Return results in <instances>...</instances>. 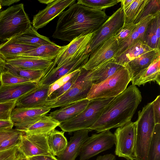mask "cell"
Segmentation results:
<instances>
[{"label":"cell","instance_id":"obj_1","mask_svg":"<svg viewBox=\"0 0 160 160\" xmlns=\"http://www.w3.org/2000/svg\"><path fill=\"white\" fill-rule=\"evenodd\" d=\"M53 38L70 42L82 35L94 33L109 17L102 10L77 3L58 16Z\"/></svg>","mask_w":160,"mask_h":160},{"label":"cell","instance_id":"obj_2","mask_svg":"<svg viewBox=\"0 0 160 160\" xmlns=\"http://www.w3.org/2000/svg\"><path fill=\"white\" fill-rule=\"evenodd\" d=\"M142 98L136 86H129L113 98L89 129L99 133L123 126L131 121Z\"/></svg>","mask_w":160,"mask_h":160},{"label":"cell","instance_id":"obj_3","mask_svg":"<svg viewBox=\"0 0 160 160\" xmlns=\"http://www.w3.org/2000/svg\"><path fill=\"white\" fill-rule=\"evenodd\" d=\"M136 121L135 160H147L149 147L155 123L152 102L148 103L138 112Z\"/></svg>","mask_w":160,"mask_h":160},{"label":"cell","instance_id":"obj_4","mask_svg":"<svg viewBox=\"0 0 160 160\" xmlns=\"http://www.w3.org/2000/svg\"><path fill=\"white\" fill-rule=\"evenodd\" d=\"M31 26L23 3L10 7L0 12V41H7Z\"/></svg>","mask_w":160,"mask_h":160},{"label":"cell","instance_id":"obj_5","mask_svg":"<svg viewBox=\"0 0 160 160\" xmlns=\"http://www.w3.org/2000/svg\"><path fill=\"white\" fill-rule=\"evenodd\" d=\"M114 97L89 100L88 105L83 110L73 118L60 123L58 127L63 132L69 133L80 130L89 129L97 121L105 108Z\"/></svg>","mask_w":160,"mask_h":160},{"label":"cell","instance_id":"obj_6","mask_svg":"<svg viewBox=\"0 0 160 160\" xmlns=\"http://www.w3.org/2000/svg\"><path fill=\"white\" fill-rule=\"evenodd\" d=\"M132 78L128 69L123 66L103 81L92 84L86 98L90 100L115 97L126 89Z\"/></svg>","mask_w":160,"mask_h":160},{"label":"cell","instance_id":"obj_7","mask_svg":"<svg viewBox=\"0 0 160 160\" xmlns=\"http://www.w3.org/2000/svg\"><path fill=\"white\" fill-rule=\"evenodd\" d=\"M88 70L81 69L80 75L76 82L65 93L53 100L47 101L38 108H62L87 98L92 83L86 78Z\"/></svg>","mask_w":160,"mask_h":160},{"label":"cell","instance_id":"obj_8","mask_svg":"<svg viewBox=\"0 0 160 160\" xmlns=\"http://www.w3.org/2000/svg\"><path fill=\"white\" fill-rule=\"evenodd\" d=\"M114 134L116 155L127 160H135L136 122L130 121L118 128Z\"/></svg>","mask_w":160,"mask_h":160},{"label":"cell","instance_id":"obj_9","mask_svg":"<svg viewBox=\"0 0 160 160\" xmlns=\"http://www.w3.org/2000/svg\"><path fill=\"white\" fill-rule=\"evenodd\" d=\"M124 23V11L121 6L94 33L89 45V53L90 54L102 43L114 36Z\"/></svg>","mask_w":160,"mask_h":160},{"label":"cell","instance_id":"obj_10","mask_svg":"<svg viewBox=\"0 0 160 160\" xmlns=\"http://www.w3.org/2000/svg\"><path fill=\"white\" fill-rule=\"evenodd\" d=\"M115 143L114 135L109 130L93 134L83 144L79 160H88L112 148Z\"/></svg>","mask_w":160,"mask_h":160},{"label":"cell","instance_id":"obj_11","mask_svg":"<svg viewBox=\"0 0 160 160\" xmlns=\"http://www.w3.org/2000/svg\"><path fill=\"white\" fill-rule=\"evenodd\" d=\"M94 33L80 35L64 46L63 48L53 61V64L48 71L55 67L72 61L87 52H88L89 45Z\"/></svg>","mask_w":160,"mask_h":160},{"label":"cell","instance_id":"obj_12","mask_svg":"<svg viewBox=\"0 0 160 160\" xmlns=\"http://www.w3.org/2000/svg\"><path fill=\"white\" fill-rule=\"evenodd\" d=\"M47 135L24 133L17 144L18 149L26 158L41 155L53 156L48 145Z\"/></svg>","mask_w":160,"mask_h":160},{"label":"cell","instance_id":"obj_13","mask_svg":"<svg viewBox=\"0 0 160 160\" xmlns=\"http://www.w3.org/2000/svg\"><path fill=\"white\" fill-rule=\"evenodd\" d=\"M51 109L45 108H26L15 107L10 116V120L15 129L23 132L29 127L43 116Z\"/></svg>","mask_w":160,"mask_h":160},{"label":"cell","instance_id":"obj_14","mask_svg":"<svg viewBox=\"0 0 160 160\" xmlns=\"http://www.w3.org/2000/svg\"><path fill=\"white\" fill-rule=\"evenodd\" d=\"M118 45L116 38L114 36L111 37L90 53L88 61L82 68L86 70H92L112 59Z\"/></svg>","mask_w":160,"mask_h":160},{"label":"cell","instance_id":"obj_15","mask_svg":"<svg viewBox=\"0 0 160 160\" xmlns=\"http://www.w3.org/2000/svg\"><path fill=\"white\" fill-rule=\"evenodd\" d=\"M75 2V0H54L33 16L32 26L37 30L44 27Z\"/></svg>","mask_w":160,"mask_h":160},{"label":"cell","instance_id":"obj_16","mask_svg":"<svg viewBox=\"0 0 160 160\" xmlns=\"http://www.w3.org/2000/svg\"><path fill=\"white\" fill-rule=\"evenodd\" d=\"M90 54L87 52L80 57L48 71L38 84L49 86L62 77L81 69L88 60Z\"/></svg>","mask_w":160,"mask_h":160},{"label":"cell","instance_id":"obj_17","mask_svg":"<svg viewBox=\"0 0 160 160\" xmlns=\"http://www.w3.org/2000/svg\"><path fill=\"white\" fill-rule=\"evenodd\" d=\"M91 131L89 129H85L74 132L65 148L57 156V159L75 160L79 155L83 144L89 138V132Z\"/></svg>","mask_w":160,"mask_h":160},{"label":"cell","instance_id":"obj_18","mask_svg":"<svg viewBox=\"0 0 160 160\" xmlns=\"http://www.w3.org/2000/svg\"><path fill=\"white\" fill-rule=\"evenodd\" d=\"M38 82H29L0 85V103L17 100L36 87Z\"/></svg>","mask_w":160,"mask_h":160},{"label":"cell","instance_id":"obj_19","mask_svg":"<svg viewBox=\"0 0 160 160\" xmlns=\"http://www.w3.org/2000/svg\"><path fill=\"white\" fill-rule=\"evenodd\" d=\"M49 86L38 84L33 89L16 100V107L36 108L46 102Z\"/></svg>","mask_w":160,"mask_h":160},{"label":"cell","instance_id":"obj_20","mask_svg":"<svg viewBox=\"0 0 160 160\" xmlns=\"http://www.w3.org/2000/svg\"><path fill=\"white\" fill-rule=\"evenodd\" d=\"M5 60L6 63L12 66L24 69L44 70L46 73L53 63V61L32 57L16 56Z\"/></svg>","mask_w":160,"mask_h":160},{"label":"cell","instance_id":"obj_21","mask_svg":"<svg viewBox=\"0 0 160 160\" xmlns=\"http://www.w3.org/2000/svg\"><path fill=\"white\" fill-rule=\"evenodd\" d=\"M89 102L87 98L83 99L51 112L48 116L61 123L78 114L87 107Z\"/></svg>","mask_w":160,"mask_h":160},{"label":"cell","instance_id":"obj_22","mask_svg":"<svg viewBox=\"0 0 160 160\" xmlns=\"http://www.w3.org/2000/svg\"><path fill=\"white\" fill-rule=\"evenodd\" d=\"M151 81L160 85V55L147 68L133 77L131 81L132 85L139 86Z\"/></svg>","mask_w":160,"mask_h":160},{"label":"cell","instance_id":"obj_23","mask_svg":"<svg viewBox=\"0 0 160 160\" xmlns=\"http://www.w3.org/2000/svg\"><path fill=\"white\" fill-rule=\"evenodd\" d=\"M155 16H148L137 24L136 27L130 35L119 43L118 51L114 57L118 56L127 49L139 41L143 42L144 34L147 27Z\"/></svg>","mask_w":160,"mask_h":160},{"label":"cell","instance_id":"obj_24","mask_svg":"<svg viewBox=\"0 0 160 160\" xmlns=\"http://www.w3.org/2000/svg\"><path fill=\"white\" fill-rule=\"evenodd\" d=\"M112 59L95 69L88 70L86 76V79L91 81L92 84L98 83L106 79L123 67L114 62Z\"/></svg>","mask_w":160,"mask_h":160},{"label":"cell","instance_id":"obj_25","mask_svg":"<svg viewBox=\"0 0 160 160\" xmlns=\"http://www.w3.org/2000/svg\"><path fill=\"white\" fill-rule=\"evenodd\" d=\"M160 49L149 51L130 61L124 67L128 69L132 78L147 68L160 55Z\"/></svg>","mask_w":160,"mask_h":160},{"label":"cell","instance_id":"obj_26","mask_svg":"<svg viewBox=\"0 0 160 160\" xmlns=\"http://www.w3.org/2000/svg\"><path fill=\"white\" fill-rule=\"evenodd\" d=\"M11 39L16 42L37 47L44 45L55 44L48 38L38 33L32 26Z\"/></svg>","mask_w":160,"mask_h":160},{"label":"cell","instance_id":"obj_27","mask_svg":"<svg viewBox=\"0 0 160 160\" xmlns=\"http://www.w3.org/2000/svg\"><path fill=\"white\" fill-rule=\"evenodd\" d=\"M36 47L15 41L11 38L0 44V55L4 59L11 58Z\"/></svg>","mask_w":160,"mask_h":160},{"label":"cell","instance_id":"obj_28","mask_svg":"<svg viewBox=\"0 0 160 160\" xmlns=\"http://www.w3.org/2000/svg\"><path fill=\"white\" fill-rule=\"evenodd\" d=\"M152 49L140 41L130 46L112 60L115 62L124 66L129 62Z\"/></svg>","mask_w":160,"mask_h":160},{"label":"cell","instance_id":"obj_29","mask_svg":"<svg viewBox=\"0 0 160 160\" xmlns=\"http://www.w3.org/2000/svg\"><path fill=\"white\" fill-rule=\"evenodd\" d=\"M160 13L150 21L146 28L143 42L152 49H160Z\"/></svg>","mask_w":160,"mask_h":160},{"label":"cell","instance_id":"obj_30","mask_svg":"<svg viewBox=\"0 0 160 160\" xmlns=\"http://www.w3.org/2000/svg\"><path fill=\"white\" fill-rule=\"evenodd\" d=\"M64 47V46H59L56 44L44 45L17 56L35 57L54 61Z\"/></svg>","mask_w":160,"mask_h":160},{"label":"cell","instance_id":"obj_31","mask_svg":"<svg viewBox=\"0 0 160 160\" xmlns=\"http://www.w3.org/2000/svg\"><path fill=\"white\" fill-rule=\"evenodd\" d=\"M60 124L49 116L45 115L29 127L23 132L25 134L48 135Z\"/></svg>","mask_w":160,"mask_h":160},{"label":"cell","instance_id":"obj_32","mask_svg":"<svg viewBox=\"0 0 160 160\" xmlns=\"http://www.w3.org/2000/svg\"><path fill=\"white\" fill-rule=\"evenodd\" d=\"M64 132L55 129L47 135L48 145L51 153L57 156L66 148L68 141L64 136Z\"/></svg>","mask_w":160,"mask_h":160},{"label":"cell","instance_id":"obj_33","mask_svg":"<svg viewBox=\"0 0 160 160\" xmlns=\"http://www.w3.org/2000/svg\"><path fill=\"white\" fill-rule=\"evenodd\" d=\"M4 68V71H7L14 75L38 82L46 73L44 70L22 69L6 63Z\"/></svg>","mask_w":160,"mask_h":160},{"label":"cell","instance_id":"obj_34","mask_svg":"<svg viewBox=\"0 0 160 160\" xmlns=\"http://www.w3.org/2000/svg\"><path fill=\"white\" fill-rule=\"evenodd\" d=\"M160 13V0H145L140 12L133 22L137 24L146 17Z\"/></svg>","mask_w":160,"mask_h":160},{"label":"cell","instance_id":"obj_35","mask_svg":"<svg viewBox=\"0 0 160 160\" xmlns=\"http://www.w3.org/2000/svg\"><path fill=\"white\" fill-rule=\"evenodd\" d=\"M147 160H160V124H156L149 147Z\"/></svg>","mask_w":160,"mask_h":160},{"label":"cell","instance_id":"obj_36","mask_svg":"<svg viewBox=\"0 0 160 160\" xmlns=\"http://www.w3.org/2000/svg\"><path fill=\"white\" fill-rule=\"evenodd\" d=\"M121 0H78L77 3L96 9L102 10L113 6Z\"/></svg>","mask_w":160,"mask_h":160},{"label":"cell","instance_id":"obj_37","mask_svg":"<svg viewBox=\"0 0 160 160\" xmlns=\"http://www.w3.org/2000/svg\"><path fill=\"white\" fill-rule=\"evenodd\" d=\"M145 0H134L130 6L124 10V23L133 22L142 8Z\"/></svg>","mask_w":160,"mask_h":160},{"label":"cell","instance_id":"obj_38","mask_svg":"<svg viewBox=\"0 0 160 160\" xmlns=\"http://www.w3.org/2000/svg\"><path fill=\"white\" fill-rule=\"evenodd\" d=\"M81 72V69L64 84L52 92L48 97L46 101L52 100L57 98L67 92L76 82L80 75Z\"/></svg>","mask_w":160,"mask_h":160},{"label":"cell","instance_id":"obj_39","mask_svg":"<svg viewBox=\"0 0 160 160\" xmlns=\"http://www.w3.org/2000/svg\"><path fill=\"white\" fill-rule=\"evenodd\" d=\"M32 82L25 78L14 75L9 72L4 71L0 75V82L2 84H13Z\"/></svg>","mask_w":160,"mask_h":160},{"label":"cell","instance_id":"obj_40","mask_svg":"<svg viewBox=\"0 0 160 160\" xmlns=\"http://www.w3.org/2000/svg\"><path fill=\"white\" fill-rule=\"evenodd\" d=\"M22 155L18 149L17 145L0 151V160H18Z\"/></svg>","mask_w":160,"mask_h":160},{"label":"cell","instance_id":"obj_41","mask_svg":"<svg viewBox=\"0 0 160 160\" xmlns=\"http://www.w3.org/2000/svg\"><path fill=\"white\" fill-rule=\"evenodd\" d=\"M137 25V24H134L133 22L124 24L114 36L117 39L118 43L127 38L132 33Z\"/></svg>","mask_w":160,"mask_h":160},{"label":"cell","instance_id":"obj_42","mask_svg":"<svg viewBox=\"0 0 160 160\" xmlns=\"http://www.w3.org/2000/svg\"><path fill=\"white\" fill-rule=\"evenodd\" d=\"M16 100L0 103V120H10V116L16 107Z\"/></svg>","mask_w":160,"mask_h":160},{"label":"cell","instance_id":"obj_43","mask_svg":"<svg viewBox=\"0 0 160 160\" xmlns=\"http://www.w3.org/2000/svg\"><path fill=\"white\" fill-rule=\"evenodd\" d=\"M23 132H19L4 139L0 142V151L5 150L17 145Z\"/></svg>","mask_w":160,"mask_h":160},{"label":"cell","instance_id":"obj_44","mask_svg":"<svg viewBox=\"0 0 160 160\" xmlns=\"http://www.w3.org/2000/svg\"><path fill=\"white\" fill-rule=\"evenodd\" d=\"M80 69L77 70L71 73L62 77L50 85L49 88L48 96L54 91L64 84Z\"/></svg>","mask_w":160,"mask_h":160},{"label":"cell","instance_id":"obj_45","mask_svg":"<svg viewBox=\"0 0 160 160\" xmlns=\"http://www.w3.org/2000/svg\"><path fill=\"white\" fill-rule=\"evenodd\" d=\"M152 102L155 124H160V96H158Z\"/></svg>","mask_w":160,"mask_h":160},{"label":"cell","instance_id":"obj_46","mask_svg":"<svg viewBox=\"0 0 160 160\" xmlns=\"http://www.w3.org/2000/svg\"><path fill=\"white\" fill-rule=\"evenodd\" d=\"M20 131L15 129L0 130V142L10 137L19 132Z\"/></svg>","mask_w":160,"mask_h":160},{"label":"cell","instance_id":"obj_47","mask_svg":"<svg viewBox=\"0 0 160 160\" xmlns=\"http://www.w3.org/2000/svg\"><path fill=\"white\" fill-rule=\"evenodd\" d=\"M27 158L28 160H58L55 156L47 155L35 156Z\"/></svg>","mask_w":160,"mask_h":160},{"label":"cell","instance_id":"obj_48","mask_svg":"<svg viewBox=\"0 0 160 160\" xmlns=\"http://www.w3.org/2000/svg\"><path fill=\"white\" fill-rule=\"evenodd\" d=\"M13 124L10 120H0V130L11 129Z\"/></svg>","mask_w":160,"mask_h":160},{"label":"cell","instance_id":"obj_49","mask_svg":"<svg viewBox=\"0 0 160 160\" xmlns=\"http://www.w3.org/2000/svg\"><path fill=\"white\" fill-rule=\"evenodd\" d=\"M115 156L112 154H108L103 155L99 156L96 160H116Z\"/></svg>","mask_w":160,"mask_h":160},{"label":"cell","instance_id":"obj_50","mask_svg":"<svg viewBox=\"0 0 160 160\" xmlns=\"http://www.w3.org/2000/svg\"><path fill=\"white\" fill-rule=\"evenodd\" d=\"M20 1V0H0V5L1 7L4 6H10Z\"/></svg>","mask_w":160,"mask_h":160},{"label":"cell","instance_id":"obj_51","mask_svg":"<svg viewBox=\"0 0 160 160\" xmlns=\"http://www.w3.org/2000/svg\"><path fill=\"white\" fill-rule=\"evenodd\" d=\"M134 0H121V6L123 10H125L128 8Z\"/></svg>","mask_w":160,"mask_h":160},{"label":"cell","instance_id":"obj_52","mask_svg":"<svg viewBox=\"0 0 160 160\" xmlns=\"http://www.w3.org/2000/svg\"><path fill=\"white\" fill-rule=\"evenodd\" d=\"M6 63L5 59L0 55V72H2L4 71L5 65Z\"/></svg>","mask_w":160,"mask_h":160},{"label":"cell","instance_id":"obj_53","mask_svg":"<svg viewBox=\"0 0 160 160\" xmlns=\"http://www.w3.org/2000/svg\"><path fill=\"white\" fill-rule=\"evenodd\" d=\"M54 0H38L39 2L47 5L51 3Z\"/></svg>","mask_w":160,"mask_h":160},{"label":"cell","instance_id":"obj_54","mask_svg":"<svg viewBox=\"0 0 160 160\" xmlns=\"http://www.w3.org/2000/svg\"><path fill=\"white\" fill-rule=\"evenodd\" d=\"M18 160H28V158L22 155Z\"/></svg>","mask_w":160,"mask_h":160},{"label":"cell","instance_id":"obj_55","mask_svg":"<svg viewBox=\"0 0 160 160\" xmlns=\"http://www.w3.org/2000/svg\"><path fill=\"white\" fill-rule=\"evenodd\" d=\"M1 5H0V8H1Z\"/></svg>","mask_w":160,"mask_h":160},{"label":"cell","instance_id":"obj_56","mask_svg":"<svg viewBox=\"0 0 160 160\" xmlns=\"http://www.w3.org/2000/svg\"><path fill=\"white\" fill-rule=\"evenodd\" d=\"M1 9V8H0V10Z\"/></svg>","mask_w":160,"mask_h":160},{"label":"cell","instance_id":"obj_57","mask_svg":"<svg viewBox=\"0 0 160 160\" xmlns=\"http://www.w3.org/2000/svg\"></svg>","mask_w":160,"mask_h":160}]
</instances>
